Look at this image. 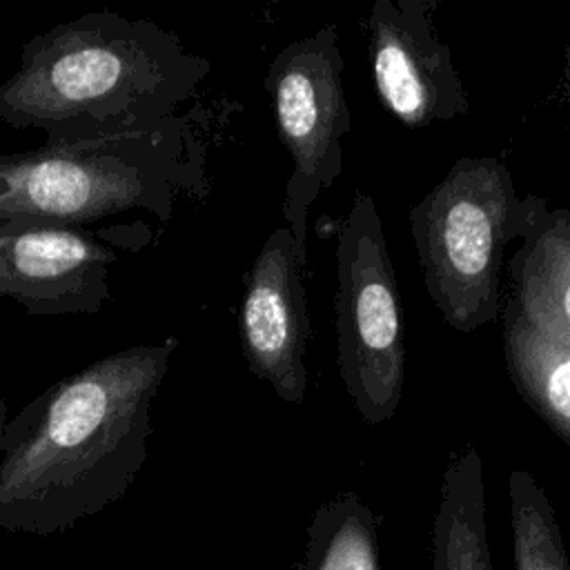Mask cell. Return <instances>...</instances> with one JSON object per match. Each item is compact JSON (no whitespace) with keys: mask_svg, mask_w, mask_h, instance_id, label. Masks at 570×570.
<instances>
[{"mask_svg":"<svg viewBox=\"0 0 570 570\" xmlns=\"http://www.w3.org/2000/svg\"><path fill=\"white\" fill-rule=\"evenodd\" d=\"M180 341L105 354L53 381L0 441V530L47 537L120 501L149 456L151 410Z\"/></svg>","mask_w":570,"mask_h":570,"instance_id":"1","label":"cell"},{"mask_svg":"<svg viewBox=\"0 0 570 570\" xmlns=\"http://www.w3.org/2000/svg\"><path fill=\"white\" fill-rule=\"evenodd\" d=\"M336 363L354 410L390 421L405 383V327L394 265L374 198L354 191L336 236Z\"/></svg>","mask_w":570,"mask_h":570,"instance_id":"5","label":"cell"},{"mask_svg":"<svg viewBox=\"0 0 570 570\" xmlns=\"http://www.w3.org/2000/svg\"><path fill=\"white\" fill-rule=\"evenodd\" d=\"M436 0H376L365 18L376 96L410 129L470 109L452 51L436 31Z\"/></svg>","mask_w":570,"mask_h":570,"instance_id":"7","label":"cell"},{"mask_svg":"<svg viewBox=\"0 0 570 570\" xmlns=\"http://www.w3.org/2000/svg\"><path fill=\"white\" fill-rule=\"evenodd\" d=\"M543 196H519L501 158L463 156L410 207L423 285L443 323L468 334L499 321L503 256Z\"/></svg>","mask_w":570,"mask_h":570,"instance_id":"4","label":"cell"},{"mask_svg":"<svg viewBox=\"0 0 570 570\" xmlns=\"http://www.w3.org/2000/svg\"><path fill=\"white\" fill-rule=\"evenodd\" d=\"M499 321L514 390L570 445V345L532 325L505 294Z\"/></svg>","mask_w":570,"mask_h":570,"instance_id":"11","label":"cell"},{"mask_svg":"<svg viewBox=\"0 0 570 570\" xmlns=\"http://www.w3.org/2000/svg\"><path fill=\"white\" fill-rule=\"evenodd\" d=\"M430 570H492L483 459L474 445L454 452L443 470L432 523Z\"/></svg>","mask_w":570,"mask_h":570,"instance_id":"12","label":"cell"},{"mask_svg":"<svg viewBox=\"0 0 570 570\" xmlns=\"http://www.w3.org/2000/svg\"><path fill=\"white\" fill-rule=\"evenodd\" d=\"M207 191L205 142L185 114L147 131L0 154V218L82 227L140 209L169 220L178 200Z\"/></svg>","mask_w":570,"mask_h":570,"instance_id":"3","label":"cell"},{"mask_svg":"<svg viewBox=\"0 0 570 570\" xmlns=\"http://www.w3.org/2000/svg\"><path fill=\"white\" fill-rule=\"evenodd\" d=\"M512 548L517 570H570L554 508L525 470L508 476Z\"/></svg>","mask_w":570,"mask_h":570,"instance_id":"14","label":"cell"},{"mask_svg":"<svg viewBox=\"0 0 570 570\" xmlns=\"http://www.w3.org/2000/svg\"><path fill=\"white\" fill-rule=\"evenodd\" d=\"M114 263L116 252L82 227L0 218V298L31 316L100 312Z\"/></svg>","mask_w":570,"mask_h":570,"instance_id":"8","label":"cell"},{"mask_svg":"<svg viewBox=\"0 0 570 570\" xmlns=\"http://www.w3.org/2000/svg\"><path fill=\"white\" fill-rule=\"evenodd\" d=\"M7 423H9V407H7V401L0 399V441H2Z\"/></svg>","mask_w":570,"mask_h":570,"instance_id":"15","label":"cell"},{"mask_svg":"<svg viewBox=\"0 0 570 570\" xmlns=\"http://www.w3.org/2000/svg\"><path fill=\"white\" fill-rule=\"evenodd\" d=\"M505 274L503 294L517 309L570 345V212L543 198Z\"/></svg>","mask_w":570,"mask_h":570,"instance_id":"10","label":"cell"},{"mask_svg":"<svg viewBox=\"0 0 570 570\" xmlns=\"http://www.w3.org/2000/svg\"><path fill=\"white\" fill-rule=\"evenodd\" d=\"M294 570H381L372 508L354 492L323 501L307 523L305 550Z\"/></svg>","mask_w":570,"mask_h":570,"instance_id":"13","label":"cell"},{"mask_svg":"<svg viewBox=\"0 0 570 570\" xmlns=\"http://www.w3.org/2000/svg\"><path fill=\"white\" fill-rule=\"evenodd\" d=\"M343 69L338 27L325 24L285 45L263 82L278 138L292 160L281 209L305 267L309 207L341 178L343 136L352 129Z\"/></svg>","mask_w":570,"mask_h":570,"instance_id":"6","label":"cell"},{"mask_svg":"<svg viewBox=\"0 0 570 570\" xmlns=\"http://www.w3.org/2000/svg\"><path fill=\"white\" fill-rule=\"evenodd\" d=\"M305 265L287 227L269 232L245 276L238 334L249 372L285 403L307 394V341L312 332Z\"/></svg>","mask_w":570,"mask_h":570,"instance_id":"9","label":"cell"},{"mask_svg":"<svg viewBox=\"0 0 570 570\" xmlns=\"http://www.w3.org/2000/svg\"><path fill=\"white\" fill-rule=\"evenodd\" d=\"M209 60L149 18L91 11L33 36L0 82V120L45 142L147 131L194 100Z\"/></svg>","mask_w":570,"mask_h":570,"instance_id":"2","label":"cell"}]
</instances>
